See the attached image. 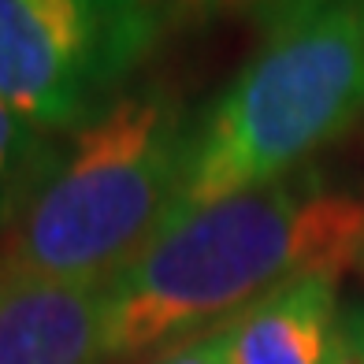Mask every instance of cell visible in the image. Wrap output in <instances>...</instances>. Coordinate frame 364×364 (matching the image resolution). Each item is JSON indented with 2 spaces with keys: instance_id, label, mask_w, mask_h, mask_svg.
<instances>
[{
  "instance_id": "7",
  "label": "cell",
  "mask_w": 364,
  "mask_h": 364,
  "mask_svg": "<svg viewBox=\"0 0 364 364\" xmlns=\"http://www.w3.org/2000/svg\"><path fill=\"white\" fill-rule=\"evenodd\" d=\"M63 138L68 134L45 130L0 101V235L23 216L45 178L53 175Z\"/></svg>"
},
{
  "instance_id": "11",
  "label": "cell",
  "mask_w": 364,
  "mask_h": 364,
  "mask_svg": "<svg viewBox=\"0 0 364 364\" xmlns=\"http://www.w3.org/2000/svg\"><path fill=\"white\" fill-rule=\"evenodd\" d=\"M342 364H353V357H350V350H346V360H342Z\"/></svg>"
},
{
  "instance_id": "2",
  "label": "cell",
  "mask_w": 364,
  "mask_h": 364,
  "mask_svg": "<svg viewBox=\"0 0 364 364\" xmlns=\"http://www.w3.org/2000/svg\"><path fill=\"white\" fill-rule=\"evenodd\" d=\"M193 127L160 86L127 90L63 138L34 201L0 235V279L105 287L171 220Z\"/></svg>"
},
{
  "instance_id": "9",
  "label": "cell",
  "mask_w": 364,
  "mask_h": 364,
  "mask_svg": "<svg viewBox=\"0 0 364 364\" xmlns=\"http://www.w3.org/2000/svg\"><path fill=\"white\" fill-rule=\"evenodd\" d=\"M153 364H235V357H230V338L223 323H216L186 342L168 346Z\"/></svg>"
},
{
  "instance_id": "8",
  "label": "cell",
  "mask_w": 364,
  "mask_h": 364,
  "mask_svg": "<svg viewBox=\"0 0 364 364\" xmlns=\"http://www.w3.org/2000/svg\"><path fill=\"white\" fill-rule=\"evenodd\" d=\"M312 4L316 0H182V8L197 19H257L268 30L290 23Z\"/></svg>"
},
{
  "instance_id": "6",
  "label": "cell",
  "mask_w": 364,
  "mask_h": 364,
  "mask_svg": "<svg viewBox=\"0 0 364 364\" xmlns=\"http://www.w3.org/2000/svg\"><path fill=\"white\" fill-rule=\"evenodd\" d=\"M235 364H342L338 275L309 272L223 320Z\"/></svg>"
},
{
  "instance_id": "4",
  "label": "cell",
  "mask_w": 364,
  "mask_h": 364,
  "mask_svg": "<svg viewBox=\"0 0 364 364\" xmlns=\"http://www.w3.org/2000/svg\"><path fill=\"white\" fill-rule=\"evenodd\" d=\"M160 38L153 0H0V101L71 134Z\"/></svg>"
},
{
  "instance_id": "3",
  "label": "cell",
  "mask_w": 364,
  "mask_h": 364,
  "mask_svg": "<svg viewBox=\"0 0 364 364\" xmlns=\"http://www.w3.org/2000/svg\"><path fill=\"white\" fill-rule=\"evenodd\" d=\"M364 115V0H316L275 26L190 138L171 216L301 171Z\"/></svg>"
},
{
  "instance_id": "1",
  "label": "cell",
  "mask_w": 364,
  "mask_h": 364,
  "mask_svg": "<svg viewBox=\"0 0 364 364\" xmlns=\"http://www.w3.org/2000/svg\"><path fill=\"white\" fill-rule=\"evenodd\" d=\"M364 260V197L316 171L178 212L105 283L112 360L168 350L309 272Z\"/></svg>"
},
{
  "instance_id": "12",
  "label": "cell",
  "mask_w": 364,
  "mask_h": 364,
  "mask_svg": "<svg viewBox=\"0 0 364 364\" xmlns=\"http://www.w3.org/2000/svg\"><path fill=\"white\" fill-rule=\"evenodd\" d=\"M360 268H364V260H360Z\"/></svg>"
},
{
  "instance_id": "5",
  "label": "cell",
  "mask_w": 364,
  "mask_h": 364,
  "mask_svg": "<svg viewBox=\"0 0 364 364\" xmlns=\"http://www.w3.org/2000/svg\"><path fill=\"white\" fill-rule=\"evenodd\" d=\"M0 364H112L105 287L0 279Z\"/></svg>"
},
{
  "instance_id": "10",
  "label": "cell",
  "mask_w": 364,
  "mask_h": 364,
  "mask_svg": "<svg viewBox=\"0 0 364 364\" xmlns=\"http://www.w3.org/2000/svg\"><path fill=\"white\" fill-rule=\"evenodd\" d=\"M342 338H346V350H350L353 364H364V305L342 309Z\"/></svg>"
}]
</instances>
